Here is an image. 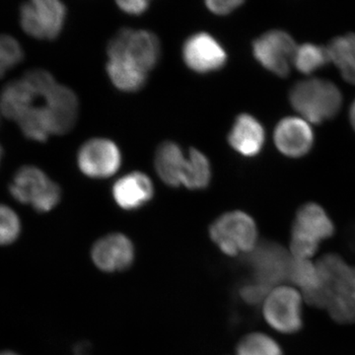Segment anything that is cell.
<instances>
[{
    "label": "cell",
    "mask_w": 355,
    "mask_h": 355,
    "mask_svg": "<svg viewBox=\"0 0 355 355\" xmlns=\"http://www.w3.org/2000/svg\"><path fill=\"white\" fill-rule=\"evenodd\" d=\"M320 286L304 293L309 304L326 308L340 324L355 322V268L340 256L329 254L318 263Z\"/></svg>",
    "instance_id": "cell-1"
},
{
    "label": "cell",
    "mask_w": 355,
    "mask_h": 355,
    "mask_svg": "<svg viewBox=\"0 0 355 355\" xmlns=\"http://www.w3.org/2000/svg\"><path fill=\"white\" fill-rule=\"evenodd\" d=\"M291 106L302 119L313 123L331 120L342 107V93L324 79L311 78L296 83L289 94Z\"/></svg>",
    "instance_id": "cell-2"
},
{
    "label": "cell",
    "mask_w": 355,
    "mask_h": 355,
    "mask_svg": "<svg viewBox=\"0 0 355 355\" xmlns=\"http://www.w3.org/2000/svg\"><path fill=\"white\" fill-rule=\"evenodd\" d=\"M9 191L17 202L31 205L39 214L51 211L62 198L60 186L35 166L19 168L9 184Z\"/></svg>",
    "instance_id": "cell-3"
},
{
    "label": "cell",
    "mask_w": 355,
    "mask_h": 355,
    "mask_svg": "<svg viewBox=\"0 0 355 355\" xmlns=\"http://www.w3.org/2000/svg\"><path fill=\"white\" fill-rule=\"evenodd\" d=\"M335 226L323 207L307 203L298 210L292 225L291 251L294 258L308 260L316 253L319 243L329 239Z\"/></svg>",
    "instance_id": "cell-4"
},
{
    "label": "cell",
    "mask_w": 355,
    "mask_h": 355,
    "mask_svg": "<svg viewBox=\"0 0 355 355\" xmlns=\"http://www.w3.org/2000/svg\"><path fill=\"white\" fill-rule=\"evenodd\" d=\"M210 237L230 256L249 253L256 247L258 230L254 219L242 211L223 214L212 223Z\"/></svg>",
    "instance_id": "cell-5"
},
{
    "label": "cell",
    "mask_w": 355,
    "mask_h": 355,
    "mask_svg": "<svg viewBox=\"0 0 355 355\" xmlns=\"http://www.w3.org/2000/svg\"><path fill=\"white\" fill-rule=\"evenodd\" d=\"M107 53L108 58H127L149 72L160 58V42L153 32L123 28L110 40Z\"/></svg>",
    "instance_id": "cell-6"
},
{
    "label": "cell",
    "mask_w": 355,
    "mask_h": 355,
    "mask_svg": "<svg viewBox=\"0 0 355 355\" xmlns=\"http://www.w3.org/2000/svg\"><path fill=\"white\" fill-rule=\"evenodd\" d=\"M67 19V7L58 0H33L20 8V24L26 34L53 41L60 36Z\"/></svg>",
    "instance_id": "cell-7"
},
{
    "label": "cell",
    "mask_w": 355,
    "mask_h": 355,
    "mask_svg": "<svg viewBox=\"0 0 355 355\" xmlns=\"http://www.w3.org/2000/svg\"><path fill=\"white\" fill-rule=\"evenodd\" d=\"M295 41L286 31L272 30L253 43V55L266 70L279 77L288 76L295 53Z\"/></svg>",
    "instance_id": "cell-8"
},
{
    "label": "cell",
    "mask_w": 355,
    "mask_h": 355,
    "mask_svg": "<svg viewBox=\"0 0 355 355\" xmlns=\"http://www.w3.org/2000/svg\"><path fill=\"white\" fill-rule=\"evenodd\" d=\"M289 258L286 249L277 243L263 242L247 258L254 282L272 287L288 279Z\"/></svg>",
    "instance_id": "cell-9"
},
{
    "label": "cell",
    "mask_w": 355,
    "mask_h": 355,
    "mask_svg": "<svg viewBox=\"0 0 355 355\" xmlns=\"http://www.w3.org/2000/svg\"><path fill=\"white\" fill-rule=\"evenodd\" d=\"M77 164L85 176L92 179H106L120 169V148L111 139L97 137L88 140L79 149Z\"/></svg>",
    "instance_id": "cell-10"
},
{
    "label": "cell",
    "mask_w": 355,
    "mask_h": 355,
    "mask_svg": "<svg viewBox=\"0 0 355 355\" xmlns=\"http://www.w3.org/2000/svg\"><path fill=\"white\" fill-rule=\"evenodd\" d=\"M263 315L266 322L280 333H296L303 324L300 295L291 287L275 289L266 299Z\"/></svg>",
    "instance_id": "cell-11"
},
{
    "label": "cell",
    "mask_w": 355,
    "mask_h": 355,
    "mask_svg": "<svg viewBox=\"0 0 355 355\" xmlns=\"http://www.w3.org/2000/svg\"><path fill=\"white\" fill-rule=\"evenodd\" d=\"M184 64L197 73L220 70L227 62V53L212 35L196 33L186 40L182 50Z\"/></svg>",
    "instance_id": "cell-12"
},
{
    "label": "cell",
    "mask_w": 355,
    "mask_h": 355,
    "mask_svg": "<svg viewBox=\"0 0 355 355\" xmlns=\"http://www.w3.org/2000/svg\"><path fill=\"white\" fill-rule=\"evenodd\" d=\"M44 106L50 123L51 135H67L76 125L79 101L76 93L65 86L57 85L44 97Z\"/></svg>",
    "instance_id": "cell-13"
},
{
    "label": "cell",
    "mask_w": 355,
    "mask_h": 355,
    "mask_svg": "<svg viewBox=\"0 0 355 355\" xmlns=\"http://www.w3.org/2000/svg\"><path fill=\"white\" fill-rule=\"evenodd\" d=\"M273 139L280 153L287 157L299 158L312 148L314 133L304 119L289 116L277 123Z\"/></svg>",
    "instance_id": "cell-14"
},
{
    "label": "cell",
    "mask_w": 355,
    "mask_h": 355,
    "mask_svg": "<svg viewBox=\"0 0 355 355\" xmlns=\"http://www.w3.org/2000/svg\"><path fill=\"white\" fill-rule=\"evenodd\" d=\"M95 265L104 272H120L135 260V248L127 236L114 233L101 238L92 249Z\"/></svg>",
    "instance_id": "cell-15"
},
{
    "label": "cell",
    "mask_w": 355,
    "mask_h": 355,
    "mask_svg": "<svg viewBox=\"0 0 355 355\" xmlns=\"http://www.w3.org/2000/svg\"><path fill=\"white\" fill-rule=\"evenodd\" d=\"M112 193L114 202L121 209L137 210L153 198V183L144 173H128L114 184Z\"/></svg>",
    "instance_id": "cell-16"
},
{
    "label": "cell",
    "mask_w": 355,
    "mask_h": 355,
    "mask_svg": "<svg viewBox=\"0 0 355 355\" xmlns=\"http://www.w3.org/2000/svg\"><path fill=\"white\" fill-rule=\"evenodd\" d=\"M266 132L260 121L249 114L236 118L228 135L231 147L245 157H254L265 144Z\"/></svg>",
    "instance_id": "cell-17"
},
{
    "label": "cell",
    "mask_w": 355,
    "mask_h": 355,
    "mask_svg": "<svg viewBox=\"0 0 355 355\" xmlns=\"http://www.w3.org/2000/svg\"><path fill=\"white\" fill-rule=\"evenodd\" d=\"M187 155L176 142L165 141L159 146L154 167L163 183L170 187L182 186Z\"/></svg>",
    "instance_id": "cell-18"
},
{
    "label": "cell",
    "mask_w": 355,
    "mask_h": 355,
    "mask_svg": "<svg viewBox=\"0 0 355 355\" xmlns=\"http://www.w3.org/2000/svg\"><path fill=\"white\" fill-rule=\"evenodd\" d=\"M107 73L114 87L123 92H137L146 85L148 72L123 58H108Z\"/></svg>",
    "instance_id": "cell-19"
},
{
    "label": "cell",
    "mask_w": 355,
    "mask_h": 355,
    "mask_svg": "<svg viewBox=\"0 0 355 355\" xmlns=\"http://www.w3.org/2000/svg\"><path fill=\"white\" fill-rule=\"evenodd\" d=\"M37 96L23 79L7 84L0 99L1 112L9 120L17 121L33 107Z\"/></svg>",
    "instance_id": "cell-20"
},
{
    "label": "cell",
    "mask_w": 355,
    "mask_h": 355,
    "mask_svg": "<svg viewBox=\"0 0 355 355\" xmlns=\"http://www.w3.org/2000/svg\"><path fill=\"white\" fill-rule=\"evenodd\" d=\"M327 50L330 62L338 67L345 80L355 85V34L334 39Z\"/></svg>",
    "instance_id": "cell-21"
},
{
    "label": "cell",
    "mask_w": 355,
    "mask_h": 355,
    "mask_svg": "<svg viewBox=\"0 0 355 355\" xmlns=\"http://www.w3.org/2000/svg\"><path fill=\"white\" fill-rule=\"evenodd\" d=\"M211 176L209 158L198 149H191L187 155L182 184L189 190H205L211 182Z\"/></svg>",
    "instance_id": "cell-22"
},
{
    "label": "cell",
    "mask_w": 355,
    "mask_h": 355,
    "mask_svg": "<svg viewBox=\"0 0 355 355\" xmlns=\"http://www.w3.org/2000/svg\"><path fill=\"white\" fill-rule=\"evenodd\" d=\"M330 62L328 50L315 44H303L296 48L292 64L298 71L312 74Z\"/></svg>",
    "instance_id": "cell-23"
},
{
    "label": "cell",
    "mask_w": 355,
    "mask_h": 355,
    "mask_svg": "<svg viewBox=\"0 0 355 355\" xmlns=\"http://www.w3.org/2000/svg\"><path fill=\"white\" fill-rule=\"evenodd\" d=\"M21 132L27 139L44 142L51 135L50 123L44 107L33 106L17 121Z\"/></svg>",
    "instance_id": "cell-24"
},
{
    "label": "cell",
    "mask_w": 355,
    "mask_h": 355,
    "mask_svg": "<svg viewBox=\"0 0 355 355\" xmlns=\"http://www.w3.org/2000/svg\"><path fill=\"white\" fill-rule=\"evenodd\" d=\"M288 279L303 289L304 293L316 289L320 286L319 272L317 266H313L304 259H291Z\"/></svg>",
    "instance_id": "cell-25"
},
{
    "label": "cell",
    "mask_w": 355,
    "mask_h": 355,
    "mask_svg": "<svg viewBox=\"0 0 355 355\" xmlns=\"http://www.w3.org/2000/svg\"><path fill=\"white\" fill-rule=\"evenodd\" d=\"M238 355H284L279 343L263 334L245 336L237 347Z\"/></svg>",
    "instance_id": "cell-26"
},
{
    "label": "cell",
    "mask_w": 355,
    "mask_h": 355,
    "mask_svg": "<svg viewBox=\"0 0 355 355\" xmlns=\"http://www.w3.org/2000/svg\"><path fill=\"white\" fill-rule=\"evenodd\" d=\"M24 60L22 46L13 37L0 35V78Z\"/></svg>",
    "instance_id": "cell-27"
},
{
    "label": "cell",
    "mask_w": 355,
    "mask_h": 355,
    "mask_svg": "<svg viewBox=\"0 0 355 355\" xmlns=\"http://www.w3.org/2000/svg\"><path fill=\"white\" fill-rule=\"evenodd\" d=\"M21 232V222L10 207L0 205V245H9L15 241Z\"/></svg>",
    "instance_id": "cell-28"
},
{
    "label": "cell",
    "mask_w": 355,
    "mask_h": 355,
    "mask_svg": "<svg viewBox=\"0 0 355 355\" xmlns=\"http://www.w3.org/2000/svg\"><path fill=\"white\" fill-rule=\"evenodd\" d=\"M23 80L29 85L37 97H46L57 85L50 72L43 69H33L26 72Z\"/></svg>",
    "instance_id": "cell-29"
},
{
    "label": "cell",
    "mask_w": 355,
    "mask_h": 355,
    "mask_svg": "<svg viewBox=\"0 0 355 355\" xmlns=\"http://www.w3.org/2000/svg\"><path fill=\"white\" fill-rule=\"evenodd\" d=\"M270 287L254 282L245 284L240 291V295L245 302L250 305H257L268 297Z\"/></svg>",
    "instance_id": "cell-30"
},
{
    "label": "cell",
    "mask_w": 355,
    "mask_h": 355,
    "mask_svg": "<svg viewBox=\"0 0 355 355\" xmlns=\"http://www.w3.org/2000/svg\"><path fill=\"white\" fill-rule=\"evenodd\" d=\"M242 4V0H209L205 2L210 12L218 16L228 15Z\"/></svg>",
    "instance_id": "cell-31"
},
{
    "label": "cell",
    "mask_w": 355,
    "mask_h": 355,
    "mask_svg": "<svg viewBox=\"0 0 355 355\" xmlns=\"http://www.w3.org/2000/svg\"><path fill=\"white\" fill-rule=\"evenodd\" d=\"M116 4L123 13L139 16L146 12L150 3L146 0H120Z\"/></svg>",
    "instance_id": "cell-32"
},
{
    "label": "cell",
    "mask_w": 355,
    "mask_h": 355,
    "mask_svg": "<svg viewBox=\"0 0 355 355\" xmlns=\"http://www.w3.org/2000/svg\"><path fill=\"white\" fill-rule=\"evenodd\" d=\"M89 347L86 343H80L77 345L74 354L76 355H89Z\"/></svg>",
    "instance_id": "cell-33"
},
{
    "label": "cell",
    "mask_w": 355,
    "mask_h": 355,
    "mask_svg": "<svg viewBox=\"0 0 355 355\" xmlns=\"http://www.w3.org/2000/svg\"><path fill=\"white\" fill-rule=\"evenodd\" d=\"M349 118L352 128H354L355 130V100L354 102L352 103V107H350Z\"/></svg>",
    "instance_id": "cell-34"
},
{
    "label": "cell",
    "mask_w": 355,
    "mask_h": 355,
    "mask_svg": "<svg viewBox=\"0 0 355 355\" xmlns=\"http://www.w3.org/2000/svg\"><path fill=\"white\" fill-rule=\"evenodd\" d=\"M350 246L352 247V249L354 250L355 251V228H354V232H352V239H350Z\"/></svg>",
    "instance_id": "cell-35"
},
{
    "label": "cell",
    "mask_w": 355,
    "mask_h": 355,
    "mask_svg": "<svg viewBox=\"0 0 355 355\" xmlns=\"http://www.w3.org/2000/svg\"><path fill=\"white\" fill-rule=\"evenodd\" d=\"M0 355H18V354H14V352H0Z\"/></svg>",
    "instance_id": "cell-36"
},
{
    "label": "cell",
    "mask_w": 355,
    "mask_h": 355,
    "mask_svg": "<svg viewBox=\"0 0 355 355\" xmlns=\"http://www.w3.org/2000/svg\"><path fill=\"white\" fill-rule=\"evenodd\" d=\"M2 154H3V150H2V147L0 146V162H1Z\"/></svg>",
    "instance_id": "cell-37"
},
{
    "label": "cell",
    "mask_w": 355,
    "mask_h": 355,
    "mask_svg": "<svg viewBox=\"0 0 355 355\" xmlns=\"http://www.w3.org/2000/svg\"><path fill=\"white\" fill-rule=\"evenodd\" d=\"M0 112H1V106H0Z\"/></svg>",
    "instance_id": "cell-38"
}]
</instances>
